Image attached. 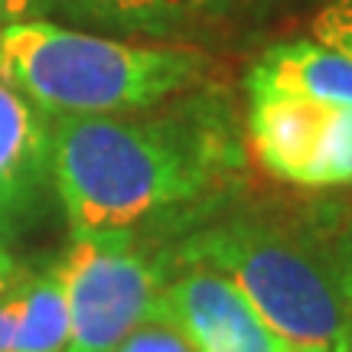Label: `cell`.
Returning <instances> with one entry per match:
<instances>
[{
  "label": "cell",
  "instance_id": "1",
  "mask_svg": "<svg viewBox=\"0 0 352 352\" xmlns=\"http://www.w3.org/2000/svg\"><path fill=\"white\" fill-rule=\"evenodd\" d=\"M239 166L226 114L209 101L164 114L50 118V179L72 235L127 232L199 199Z\"/></svg>",
  "mask_w": 352,
  "mask_h": 352
},
{
  "label": "cell",
  "instance_id": "2",
  "mask_svg": "<svg viewBox=\"0 0 352 352\" xmlns=\"http://www.w3.org/2000/svg\"><path fill=\"white\" fill-rule=\"evenodd\" d=\"M209 56L176 43H127L50 20L0 26V78L50 118L131 114L196 88Z\"/></svg>",
  "mask_w": 352,
  "mask_h": 352
},
{
  "label": "cell",
  "instance_id": "3",
  "mask_svg": "<svg viewBox=\"0 0 352 352\" xmlns=\"http://www.w3.org/2000/svg\"><path fill=\"white\" fill-rule=\"evenodd\" d=\"M183 264L228 277L297 352H352V303L336 239L271 219H228L179 245Z\"/></svg>",
  "mask_w": 352,
  "mask_h": 352
},
{
  "label": "cell",
  "instance_id": "4",
  "mask_svg": "<svg viewBox=\"0 0 352 352\" xmlns=\"http://www.w3.org/2000/svg\"><path fill=\"white\" fill-rule=\"evenodd\" d=\"M69 303L65 352H114L131 329L151 320L164 290V267L134 248L127 232L76 235L56 261Z\"/></svg>",
  "mask_w": 352,
  "mask_h": 352
},
{
  "label": "cell",
  "instance_id": "5",
  "mask_svg": "<svg viewBox=\"0 0 352 352\" xmlns=\"http://www.w3.org/2000/svg\"><path fill=\"white\" fill-rule=\"evenodd\" d=\"M151 320L173 323L196 352H297L228 277L206 264H186L183 274L164 280Z\"/></svg>",
  "mask_w": 352,
  "mask_h": 352
},
{
  "label": "cell",
  "instance_id": "6",
  "mask_svg": "<svg viewBox=\"0 0 352 352\" xmlns=\"http://www.w3.org/2000/svg\"><path fill=\"white\" fill-rule=\"evenodd\" d=\"M46 192L50 114L0 78V248L36 222Z\"/></svg>",
  "mask_w": 352,
  "mask_h": 352
},
{
  "label": "cell",
  "instance_id": "7",
  "mask_svg": "<svg viewBox=\"0 0 352 352\" xmlns=\"http://www.w3.org/2000/svg\"><path fill=\"white\" fill-rule=\"evenodd\" d=\"M327 104L274 88H248V140L258 164L284 183H303Z\"/></svg>",
  "mask_w": 352,
  "mask_h": 352
},
{
  "label": "cell",
  "instance_id": "8",
  "mask_svg": "<svg viewBox=\"0 0 352 352\" xmlns=\"http://www.w3.org/2000/svg\"><path fill=\"white\" fill-rule=\"evenodd\" d=\"M248 88H274L352 111V56L316 39L280 43L252 65Z\"/></svg>",
  "mask_w": 352,
  "mask_h": 352
},
{
  "label": "cell",
  "instance_id": "9",
  "mask_svg": "<svg viewBox=\"0 0 352 352\" xmlns=\"http://www.w3.org/2000/svg\"><path fill=\"white\" fill-rule=\"evenodd\" d=\"M78 20L124 33L173 36L226 10V0H50Z\"/></svg>",
  "mask_w": 352,
  "mask_h": 352
},
{
  "label": "cell",
  "instance_id": "10",
  "mask_svg": "<svg viewBox=\"0 0 352 352\" xmlns=\"http://www.w3.org/2000/svg\"><path fill=\"white\" fill-rule=\"evenodd\" d=\"M69 346V303L63 274L50 271L20 280V316L13 333V352H65Z\"/></svg>",
  "mask_w": 352,
  "mask_h": 352
},
{
  "label": "cell",
  "instance_id": "11",
  "mask_svg": "<svg viewBox=\"0 0 352 352\" xmlns=\"http://www.w3.org/2000/svg\"><path fill=\"white\" fill-rule=\"evenodd\" d=\"M114 352H196L189 340L166 320H144L138 329H131Z\"/></svg>",
  "mask_w": 352,
  "mask_h": 352
},
{
  "label": "cell",
  "instance_id": "12",
  "mask_svg": "<svg viewBox=\"0 0 352 352\" xmlns=\"http://www.w3.org/2000/svg\"><path fill=\"white\" fill-rule=\"evenodd\" d=\"M316 43L352 56V0H329L320 7L310 26Z\"/></svg>",
  "mask_w": 352,
  "mask_h": 352
},
{
  "label": "cell",
  "instance_id": "13",
  "mask_svg": "<svg viewBox=\"0 0 352 352\" xmlns=\"http://www.w3.org/2000/svg\"><path fill=\"white\" fill-rule=\"evenodd\" d=\"M336 252H340L342 277H346V290H349V303H352V226L336 235Z\"/></svg>",
  "mask_w": 352,
  "mask_h": 352
},
{
  "label": "cell",
  "instance_id": "14",
  "mask_svg": "<svg viewBox=\"0 0 352 352\" xmlns=\"http://www.w3.org/2000/svg\"><path fill=\"white\" fill-rule=\"evenodd\" d=\"M33 3L36 0H0V26L26 20V13L33 10Z\"/></svg>",
  "mask_w": 352,
  "mask_h": 352
},
{
  "label": "cell",
  "instance_id": "15",
  "mask_svg": "<svg viewBox=\"0 0 352 352\" xmlns=\"http://www.w3.org/2000/svg\"><path fill=\"white\" fill-rule=\"evenodd\" d=\"M20 277H23V267L7 254V248H0V294H3V290H10Z\"/></svg>",
  "mask_w": 352,
  "mask_h": 352
}]
</instances>
